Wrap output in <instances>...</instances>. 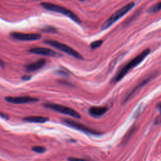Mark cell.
<instances>
[{
  "mask_svg": "<svg viewBox=\"0 0 161 161\" xmlns=\"http://www.w3.org/2000/svg\"><path fill=\"white\" fill-rule=\"evenodd\" d=\"M0 62H1V67L2 68H3V67H4V62H3V60H1Z\"/></svg>",
  "mask_w": 161,
  "mask_h": 161,
  "instance_id": "obj_21",
  "label": "cell"
},
{
  "mask_svg": "<svg viewBox=\"0 0 161 161\" xmlns=\"http://www.w3.org/2000/svg\"><path fill=\"white\" fill-rule=\"evenodd\" d=\"M48 118L43 117V116H27L23 118V120L25 122H30V123H43L48 121Z\"/></svg>",
  "mask_w": 161,
  "mask_h": 161,
  "instance_id": "obj_12",
  "label": "cell"
},
{
  "mask_svg": "<svg viewBox=\"0 0 161 161\" xmlns=\"http://www.w3.org/2000/svg\"><path fill=\"white\" fill-rule=\"evenodd\" d=\"M46 64V60L45 58L38 59V60L26 64L25 66V70L26 72H33L38 69H42Z\"/></svg>",
  "mask_w": 161,
  "mask_h": 161,
  "instance_id": "obj_10",
  "label": "cell"
},
{
  "mask_svg": "<svg viewBox=\"0 0 161 161\" xmlns=\"http://www.w3.org/2000/svg\"><path fill=\"white\" fill-rule=\"evenodd\" d=\"M161 10V1L157 3L156 4H155L154 6H153L149 10L150 12H153V13H156L158 11Z\"/></svg>",
  "mask_w": 161,
  "mask_h": 161,
  "instance_id": "obj_16",
  "label": "cell"
},
{
  "mask_svg": "<svg viewBox=\"0 0 161 161\" xmlns=\"http://www.w3.org/2000/svg\"><path fill=\"white\" fill-rule=\"evenodd\" d=\"M108 111L106 106H92L88 109V113L92 117H99L104 114Z\"/></svg>",
  "mask_w": 161,
  "mask_h": 161,
  "instance_id": "obj_11",
  "label": "cell"
},
{
  "mask_svg": "<svg viewBox=\"0 0 161 161\" xmlns=\"http://www.w3.org/2000/svg\"><path fill=\"white\" fill-rule=\"evenodd\" d=\"M62 121L64 124L67 125L69 127H71L74 129H76L77 130H79L80 131H82L87 135H101V133L95 130L94 129H92L91 128H89L85 125H84L82 123H80L79 122H77L75 121H74L68 118H63L62 119Z\"/></svg>",
  "mask_w": 161,
  "mask_h": 161,
  "instance_id": "obj_6",
  "label": "cell"
},
{
  "mask_svg": "<svg viewBox=\"0 0 161 161\" xmlns=\"http://www.w3.org/2000/svg\"><path fill=\"white\" fill-rule=\"evenodd\" d=\"M150 50L149 48L145 49L141 53H140L136 57H135L131 60H130L118 72V73L113 77L112 82L115 83L119 81L121 79H122L130 69L136 67L137 65L141 63L146 58V57L150 53Z\"/></svg>",
  "mask_w": 161,
  "mask_h": 161,
  "instance_id": "obj_1",
  "label": "cell"
},
{
  "mask_svg": "<svg viewBox=\"0 0 161 161\" xmlns=\"http://www.w3.org/2000/svg\"><path fill=\"white\" fill-rule=\"evenodd\" d=\"M44 43L45 44H47L53 48H55L60 51H62L67 54H69L70 56H72L77 59H82L83 57L82 56L77 52L76 50L71 48L70 47L62 43L61 42H59L56 40H47L44 41Z\"/></svg>",
  "mask_w": 161,
  "mask_h": 161,
  "instance_id": "obj_4",
  "label": "cell"
},
{
  "mask_svg": "<svg viewBox=\"0 0 161 161\" xmlns=\"http://www.w3.org/2000/svg\"><path fill=\"white\" fill-rule=\"evenodd\" d=\"M40 5L43 8L47 10L57 12L69 17L70 19H71L72 21H74L75 23L77 24L81 23V20L79 19V18L75 13H74L71 10L65 7H63L60 5L55 4L51 3H47V2L46 3L43 2L40 4Z\"/></svg>",
  "mask_w": 161,
  "mask_h": 161,
  "instance_id": "obj_2",
  "label": "cell"
},
{
  "mask_svg": "<svg viewBox=\"0 0 161 161\" xmlns=\"http://www.w3.org/2000/svg\"><path fill=\"white\" fill-rule=\"evenodd\" d=\"M31 149L33 152H35L38 153H43L46 151V148L42 146H34Z\"/></svg>",
  "mask_w": 161,
  "mask_h": 161,
  "instance_id": "obj_15",
  "label": "cell"
},
{
  "mask_svg": "<svg viewBox=\"0 0 161 161\" xmlns=\"http://www.w3.org/2000/svg\"><path fill=\"white\" fill-rule=\"evenodd\" d=\"M31 78V75H23L22 77H21V79L23 80H30V79Z\"/></svg>",
  "mask_w": 161,
  "mask_h": 161,
  "instance_id": "obj_18",
  "label": "cell"
},
{
  "mask_svg": "<svg viewBox=\"0 0 161 161\" xmlns=\"http://www.w3.org/2000/svg\"><path fill=\"white\" fill-rule=\"evenodd\" d=\"M43 107L52 109L55 111L60 113L62 114H67L69 116H70L72 117L77 118V119H80V115L74 109L67 107V106H64L60 104H55V103H43Z\"/></svg>",
  "mask_w": 161,
  "mask_h": 161,
  "instance_id": "obj_5",
  "label": "cell"
},
{
  "mask_svg": "<svg viewBox=\"0 0 161 161\" xmlns=\"http://www.w3.org/2000/svg\"><path fill=\"white\" fill-rule=\"evenodd\" d=\"M159 109H160V113H161V104L159 105Z\"/></svg>",
  "mask_w": 161,
  "mask_h": 161,
  "instance_id": "obj_22",
  "label": "cell"
},
{
  "mask_svg": "<svg viewBox=\"0 0 161 161\" xmlns=\"http://www.w3.org/2000/svg\"><path fill=\"white\" fill-rule=\"evenodd\" d=\"M4 99L7 102L13 103V104H25V103H34L39 101L38 98L30 97V96H19V97L6 96L4 97Z\"/></svg>",
  "mask_w": 161,
  "mask_h": 161,
  "instance_id": "obj_9",
  "label": "cell"
},
{
  "mask_svg": "<svg viewBox=\"0 0 161 161\" xmlns=\"http://www.w3.org/2000/svg\"><path fill=\"white\" fill-rule=\"evenodd\" d=\"M0 116H1V117L2 118H4V119H9V117H8V116L7 115V114H4V113H1V114H0Z\"/></svg>",
  "mask_w": 161,
  "mask_h": 161,
  "instance_id": "obj_19",
  "label": "cell"
},
{
  "mask_svg": "<svg viewBox=\"0 0 161 161\" xmlns=\"http://www.w3.org/2000/svg\"><path fill=\"white\" fill-rule=\"evenodd\" d=\"M79 1H84V0H79Z\"/></svg>",
  "mask_w": 161,
  "mask_h": 161,
  "instance_id": "obj_23",
  "label": "cell"
},
{
  "mask_svg": "<svg viewBox=\"0 0 161 161\" xmlns=\"http://www.w3.org/2000/svg\"><path fill=\"white\" fill-rule=\"evenodd\" d=\"M57 74H60V75H68L69 74V72L66 70H58L57 72Z\"/></svg>",
  "mask_w": 161,
  "mask_h": 161,
  "instance_id": "obj_17",
  "label": "cell"
},
{
  "mask_svg": "<svg viewBox=\"0 0 161 161\" xmlns=\"http://www.w3.org/2000/svg\"><path fill=\"white\" fill-rule=\"evenodd\" d=\"M135 6V3L133 2L129 3L128 4H126L115 13H114L102 25L101 30H104L109 27H110L113 24H114L116 21H117L119 19L125 15L129 11H130Z\"/></svg>",
  "mask_w": 161,
  "mask_h": 161,
  "instance_id": "obj_3",
  "label": "cell"
},
{
  "mask_svg": "<svg viewBox=\"0 0 161 161\" xmlns=\"http://www.w3.org/2000/svg\"><path fill=\"white\" fill-rule=\"evenodd\" d=\"M69 160H83L82 158H74V157H70L68 158Z\"/></svg>",
  "mask_w": 161,
  "mask_h": 161,
  "instance_id": "obj_20",
  "label": "cell"
},
{
  "mask_svg": "<svg viewBox=\"0 0 161 161\" xmlns=\"http://www.w3.org/2000/svg\"><path fill=\"white\" fill-rule=\"evenodd\" d=\"M28 51L31 53L45 55L48 57H62V55L60 54L59 53L45 47H34L29 49Z\"/></svg>",
  "mask_w": 161,
  "mask_h": 161,
  "instance_id": "obj_8",
  "label": "cell"
},
{
  "mask_svg": "<svg viewBox=\"0 0 161 161\" xmlns=\"http://www.w3.org/2000/svg\"><path fill=\"white\" fill-rule=\"evenodd\" d=\"M11 36L20 41H34L42 38V35L38 33H23L20 32H13L10 34Z\"/></svg>",
  "mask_w": 161,
  "mask_h": 161,
  "instance_id": "obj_7",
  "label": "cell"
},
{
  "mask_svg": "<svg viewBox=\"0 0 161 161\" xmlns=\"http://www.w3.org/2000/svg\"><path fill=\"white\" fill-rule=\"evenodd\" d=\"M42 31L44 33H57L58 32L57 29L52 26H46L42 28Z\"/></svg>",
  "mask_w": 161,
  "mask_h": 161,
  "instance_id": "obj_13",
  "label": "cell"
},
{
  "mask_svg": "<svg viewBox=\"0 0 161 161\" xmlns=\"http://www.w3.org/2000/svg\"><path fill=\"white\" fill-rule=\"evenodd\" d=\"M103 40H97V41H94V42H92L91 44H90V48L92 49V50H94V49H96L97 48H99V47L101 46V45L103 44Z\"/></svg>",
  "mask_w": 161,
  "mask_h": 161,
  "instance_id": "obj_14",
  "label": "cell"
}]
</instances>
